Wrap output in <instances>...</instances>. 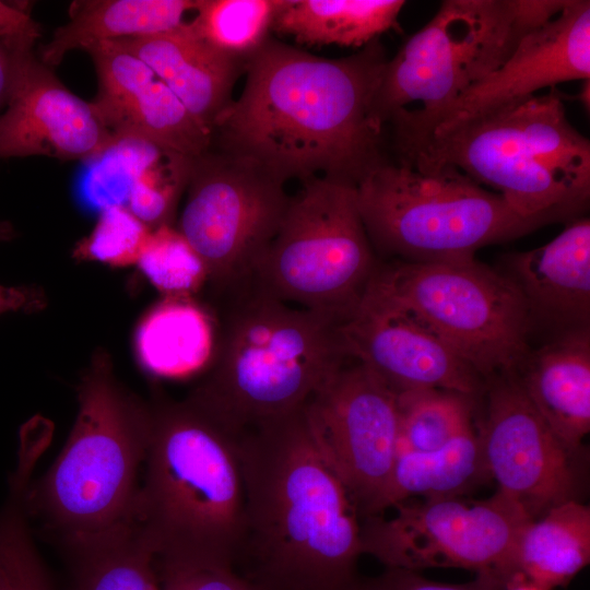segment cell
<instances>
[{"label":"cell","mask_w":590,"mask_h":590,"mask_svg":"<svg viewBox=\"0 0 590 590\" xmlns=\"http://www.w3.org/2000/svg\"><path fill=\"white\" fill-rule=\"evenodd\" d=\"M388 58L378 39L342 58L273 37L247 61L246 82L211 146L285 184L329 178L356 187L387 162L376 96Z\"/></svg>","instance_id":"cell-1"},{"label":"cell","mask_w":590,"mask_h":590,"mask_svg":"<svg viewBox=\"0 0 590 590\" xmlns=\"http://www.w3.org/2000/svg\"><path fill=\"white\" fill-rule=\"evenodd\" d=\"M305 405L237 437L246 503L234 569L258 590H350L359 578L362 518Z\"/></svg>","instance_id":"cell-2"},{"label":"cell","mask_w":590,"mask_h":590,"mask_svg":"<svg viewBox=\"0 0 590 590\" xmlns=\"http://www.w3.org/2000/svg\"><path fill=\"white\" fill-rule=\"evenodd\" d=\"M213 299V357L188 399L236 437L303 408L351 359L340 324L270 296L251 279Z\"/></svg>","instance_id":"cell-3"},{"label":"cell","mask_w":590,"mask_h":590,"mask_svg":"<svg viewBox=\"0 0 590 590\" xmlns=\"http://www.w3.org/2000/svg\"><path fill=\"white\" fill-rule=\"evenodd\" d=\"M392 145L396 163L455 167L545 225L582 216L589 204L590 142L556 87Z\"/></svg>","instance_id":"cell-4"},{"label":"cell","mask_w":590,"mask_h":590,"mask_svg":"<svg viewBox=\"0 0 590 590\" xmlns=\"http://www.w3.org/2000/svg\"><path fill=\"white\" fill-rule=\"evenodd\" d=\"M151 414L133 523L157 562L234 567L246 503L237 437L188 398Z\"/></svg>","instance_id":"cell-5"},{"label":"cell","mask_w":590,"mask_h":590,"mask_svg":"<svg viewBox=\"0 0 590 590\" xmlns=\"http://www.w3.org/2000/svg\"><path fill=\"white\" fill-rule=\"evenodd\" d=\"M78 402L63 449L24 495L27 515H40L68 548L133 523L152 420L103 353L83 375Z\"/></svg>","instance_id":"cell-6"},{"label":"cell","mask_w":590,"mask_h":590,"mask_svg":"<svg viewBox=\"0 0 590 590\" xmlns=\"http://www.w3.org/2000/svg\"><path fill=\"white\" fill-rule=\"evenodd\" d=\"M358 211L382 261L449 262L545 224L451 166L418 170L385 162L355 187Z\"/></svg>","instance_id":"cell-7"},{"label":"cell","mask_w":590,"mask_h":590,"mask_svg":"<svg viewBox=\"0 0 590 590\" xmlns=\"http://www.w3.org/2000/svg\"><path fill=\"white\" fill-rule=\"evenodd\" d=\"M379 263L355 187L310 178L290 197L251 280L279 300L341 324L356 311Z\"/></svg>","instance_id":"cell-8"},{"label":"cell","mask_w":590,"mask_h":590,"mask_svg":"<svg viewBox=\"0 0 590 590\" xmlns=\"http://www.w3.org/2000/svg\"><path fill=\"white\" fill-rule=\"evenodd\" d=\"M555 13L547 0H445L435 15L388 59L377 114L389 116L421 102L422 113L440 109L495 71L529 32Z\"/></svg>","instance_id":"cell-9"},{"label":"cell","mask_w":590,"mask_h":590,"mask_svg":"<svg viewBox=\"0 0 590 590\" xmlns=\"http://www.w3.org/2000/svg\"><path fill=\"white\" fill-rule=\"evenodd\" d=\"M369 286L415 315L484 379L517 371L531 351L532 322L521 293L475 258L380 260Z\"/></svg>","instance_id":"cell-10"},{"label":"cell","mask_w":590,"mask_h":590,"mask_svg":"<svg viewBox=\"0 0 590 590\" xmlns=\"http://www.w3.org/2000/svg\"><path fill=\"white\" fill-rule=\"evenodd\" d=\"M392 508V517L362 520L363 555L375 557L386 568L467 569L504 586L516 574L518 539L532 520L498 489L484 499L404 500Z\"/></svg>","instance_id":"cell-11"},{"label":"cell","mask_w":590,"mask_h":590,"mask_svg":"<svg viewBox=\"0 0 590 590\" xmlns=\"http://www.w3.org/2000/svg\"><path fill=\"white\" fill-rule=\"evenodd\" d=\"M284 185L213 146L193 157L177 231L201 258L212 296L251 279L287 208Z\"/></svg>","instance_id":"cell-12"},{"label":"cell","mask_w":590,"mask_h":590,"mask_svg":"<svg viewBox=\"0 0 590 590\" xmlns=\"http://www.w3.org/2000/svg\"><path fill=\"white\" fill-rule=\"evenodd\" d=\"M305 410L318 445L361 518L377 516L398 455L397 394L364 365L350 359Z\"/></svg>","instance_id":"cell-13"},{"label":"cell","mask_w":590,"mask_h":590,"mask_svg":"<svg viewBox=\"0 0 590 590\" xmlns=\"http://www.w3.org/2000/svg\"><path fill=\"white\" fill-rule=\"evenodd\" d=\"M590 79V2L566 0L562 12L526 34L495 71L445 107L432 113H392V141L424 135L465 119L529 98L559 83Z\"/></svg>","instance_id":"cell-14"},{"label":"cell","mask_w":590,"mask_h":590,"mask_svg":"<svg viewBox=\"0 0 590 590\" xmlns=\"http://www.w3.org/2000/svg\"><path fill=\"white\" fill-rule=\"evenodd\" d=\"M484 417L477 426L491 479L532 519L577 499L576 451L551 430L516 371L485 379Z\"/></svg>","instance_id":"cell-15"},{"label":"cell","mask_w":590,"mask_h":590,"mask_svg":"<svg viewBox=\"0 0 590 590\" xmlns=\"http://www.w3.org/2000/svg\"><path fill=\"white\" fill-rule=\"evenodd\" d=\"M347 355L396 394L445 389L479 398L485 379L410 310L368 286L339 326Z\"/></svg>","instance_id":"cell-16"},{"label":"cell","mask_w":590,"mask_h":590,"mask_svg":"<svg viewBox=\"0 0 590 590\" xmlns=\"http://www.w3.org/2000/svg\"><path fill=\"white\" fill-rule=\"evenodd\" d=\"M115 145L92 102L72 93L35 57L33 47L26 48L0 113V160L35 155L88 160Z\"/></svg>","instance_id":"cell-17"},{"label":"cell","mask_w":590,"mask_h":590,"mask_svg":"<svg viewBox=\"0 0 590 590\" xmlns=\"http://www.w3.org/2000/svg\"><path fill=\"white\" fill-rule=\"evenodd\" d=\"M98 93L92 104L104 126L120 141H142L196 157L212 135L170 88L138 57L113 42L90 46Z\"/></svg>","instance_id":"cell-18"},{"label":"cell","mask_w":590,"mask_h":590,"mask_svg":"<svg viewBox=\"0 0 590 590\" xmlns=\"http://www.w3.org/2000/svg\"><path fill=\"white\" fill-rule=\"evenodd\" d=\"M504 273L534 320L563 329L589 328L590 221L579 216L547 244L507 255ZM560 332V333H562Z\"/></svg>","instance_id":"cell-19"},{"label":"cell","mask_w":590,"mask_h":590,"mask_svg":"<svg viewBox=\"0 0 590 590\" xmlns=\"http://www.w3.org/2000/svg\"><path fill=\"white\" fill-rule=\"evenodd\" d=\"M110 42L149 66L213 137L217 120L234 101L233 90L246 62L211 47L190 22L173 32Z\"/></svg>","instance_id":"cell-20"},{"label":"cell","mask_w":590,"mask_h":590,"mask_svg":"<svg viewBox=\"0 0 590 590\" xmlns=\"http://www.w3.org/2000/svg\"><path fill=\"white\" fill-rule=\"evenodd\" d=\"M551 430L578 452L590 430V330L574 329L536 351L516 371Z\"/></svg>","instance_id":"cell-21"},{"label":"cell","mask_w":590,"mask_h":590,"mask_svg":"<svg viewBox=\"0 0 590 590\" xmlns=\"http://www.w3.org/2000/svg\"><path fill=\"white\" fill-rule=\"evenodd\" d=\"M198 0H87L70 7L69 22L58 27L40 49L49 68L76 49L127 37L173 32L192 19Z\"/></svg>","instance_id":"cell-22"},{"label":"cell","mask_w":590,"mask_h":590,"mask_svg":"<svg viewBox=\"0 0 590 590\" xmlns=\"http://www.w3.org/2000/svg\"><path fill=\"white\" fill-rule=\"evenodd\" d=\"M215 319L190 296H165L142 318L135 352L150 374L168 379L190 377L213 357Z\"/></svg>","instance_id":"cell-23"},{"label":"cell","mask_w":590,"mask_h":590,"mask_svg":"<svg viewBox=\"0 0 590 590\" xmlns=\"http://www.w3.org/2000/svg\"><path fill=\"white\" fill-rule=\"evenodd\" d=\"M489 477L474 423L439 449L398 450L378 515L415 496L424 499L459 497Z\"/></svg>","instance_id":"cell-24"},{"label":"cell","mask_w":590,"mask_h":590,"mask_svg":"<svg viewBox=\"0 0 590 590\" xmlns=\"http://www.w3.org/2000/svg\"><path fill=\"white\" fill-rule=\"evenodd\" d=\"M403 0H282L272 32L307 46L365 47L397 25Z\"/></svg>","instance_id":"cell-25"},{"label":"cell","mask_w":590,"mask_h":590,"mask_svg":"<svg viewBox=\"0 0 590 590\" xmlns=\"http://www.w3.org/2000/svg\"><path fill=\"white\" fill-rule=\"evenodd\" d=\"M590 562V508L573 499L554 506L522 529L516 573L554 590L566 587Z\"/></svg>","instance_id":"cell-26"},{"label":"cell","mask_w":590,"mask_h":590,"mask_svg":"<svg viewBox=\"0 0 590 590\" xmlns=\"http://www.w3.org/2000/svg\"><path fill=\"white\" fill-rule=\"evenodd\" d=\"M73 590H161L155 555L134 523L68 548Z\"/></svg>","instance_id":"cell-27"},{"label":"cell","mask_w":590,"mask_h":590,"mask_svg":"<svg viewBox=\"0 0 590 590\" xmlns=\"http://www.w3.org/2000/svg\"><path fill=\"white\" fill-rule=\"evenodd\" d=\"M132 142L135 154L130 157L127 173L126 206L152 229L172 225L190 179L193 157L151 143Z\"/></svg>","instance_id":"cell-28"},{"label":"cell","mask_w":590,"mask_h":590,"mask_svg":"<svg viewBox=\"0 0 590 590\" xmlns=\"http://www.w3.org/2000/svg\"><path fill=\"white\" fill-rule=\"evenodd\" d=\"M476 399L434 388L397 393L398 450L430 451L441 448L475 423Z\"/></svg>","instance_id":"cell-29"},{"label":"cell","mask_w":590,"mask_h":590,"mask_svg":"<svg viewBox=\"0 0 590 590\" xmlns=\"http://www.w3.org/2000/svg\"><path fill=\"white\" fill-rule=\"evenodd\" d=\"M282 0H198L191 30L217 51L246 62L263 46Z\"/></svg>","instance_id":"cell-30"},{"label":"cell","mask_w":590,"mask_h":590,"mask_svg":"<svg viewBox=\"0 0 590 590\" xmlns=\"http://www.w3.org/2000/svg\"><path fill=\"white\" fill-rule=\"evenodd\" d=\"M137 266L165 296L191 297L208 281L201 258L172 225L152 229Z\"/></svg>","instance_id":"cell-31"},{"label":"cell","mask_w":590,"mask_h":590,"mask_svg":"<svg viewBox=\"0 0 590 590\" xmlns=\"http://www.w3.org/2000/svg\"><path fill=\"white\" fill-rule=\"evenodd\" d=\"M151 232L126 205H108L99 211L91 234L76 243L72 256L115 268L135 266Z\"/></svg>","instance_id":"cell-32"},{"label":"cell","mask_w":590,"mask_h":590,"mask_svg":"<svg viewBox=\"0 0 590 590\" xmlns=\"http://www.w3.org/2000/svg\"><path fill=\"white\" fill-rule=\"evenodd\" d=\"M161 590H258L233 566L155 560Z\"/></svg>","instance_id":"cell-33"},{"label":"cell","mask_w":590,"mask_h":590,"mask_svg":"<svg viewBox=\"0 0 590 590\" xmlns=\"http://www.w3.org/2000/svg\"><path fill=\"white\" fill-rule=\"evenodd\" d=\"M28 530L22 506L5 503L0 511V590H23L21 548Z\"/></svg>","instance_id":"cell-34"},{"label":"cell","mask_w":590,"mask_h":590,"mask_svg":"<svg viewBox=\"0 0 590 590\" xmlns=\"http://www.w3.org/2000/svg\"><path fill=\"white\" fill-rule=\"evenodd\" d=\"M504 585L489 576L476 575L465 583H446L427 579L420 571L386 568L371 578H358L354 590H502Z\"/></svg>","instance_id":"cell-35"},{"label":"cell","mask_w":590,"mask_h":590,"mask_svg":"<svg viewBox=\"0 0 590 590\" xmlns=\"http://www.w3.org/2000/svg\"><path fill=\"white\" fill-rule=\"evenodd\" d=\"M40 35L39 24L22 5L0 0V38L33 39Z\"/></svg>","instance_id":"cell-36"},{"label":"cell","mask_w":590,"mask_h":590,"mask_svg":"<svg viewBox=\"0 0 590 590\" xmlns=\"http://www.w3.org/2000/svg\"><path fill=\"white\" fill-rule=\"evenodd\" d=\"M34 43L33 39L0 38V113L10 97L21 55Z\"/></svg>","instance_id":"cell-37"},{"label":"cell","mask_w":590,"mask_h":590,"mask_svg":"<svg viewBox=\"0 0 590 590\" xmlns=\"http://www.w3.org/2000/svg\"><path fill=\"white\" fill-rule=\"evenodd\" d=\"M39 290L31 286L0 285V315L10 311L32 312L44 306Z\"/></svg>","instance_id":"cell-38"},{"label":"cell","mask_w":590,"mask_h":590,"mask_svg":"<svg viewBox=\"0 0 590 590\" xmlns=\"http://www.w3.org/2000/svg\"><path fill=\"white\" fill-rule=\"evenodd\" d=\"M21 573L23 590H52L33 541L26 542L22 548Z\"/></svg>","instance_id":"cell-39"},{"label":"cell","mask_w":590,"mask_h":590,"mask_svg":"<svg viewBox=\"0 0 590 590\" xmlns=\"http://www.w3.org/2000/svg\"><path fill=\"white\" fill-rule=\"evenodd\" d=\"M502 590H548L530 579L522 574L516 573L503 587Z\"/></svg>","instance_id":"cell-40"},{"label":"cell","mask_w":590,"mask_h":590,"mask_svg":"<svg viewBox=\"0 0 590 590\" xmlns=\"http://www.w3.org/2000/svg\"><path fill=\"white\" fill-rule=\"evenodd\" d=\"M590 83H589V79L587 80H583V83L581 85V88H580V93L577 95V99L581 102V104L583 105V107L589 110V107H590Z\"/></svg>","instance_id":"cell-41"},{"label":"cell","mask_w":590,"mask_h":590,"mask_svg":"<svg viewBox=\"0 0 590 590\" xmlns=\"http://www.w3.org/2000/svg\"><path fill=\"white\" fill-rule=\"evenodd\" d=\"M15 231L11 223L0 221V241L10 240L14 237Z\"/></svg>","instance_id":"cell-42"},{"label":"cell","mask_w":590,"mask_h":590,"mask_svg":"<svg viewBox=\"0 0 590 590\" xmlns=\"http://www.w3.org/2000/svg\"><path fill=\"white\" fill-rule=\"evenodd\" d=\"M355 586V585H354ZM354 586L350 590H354Z\"/></svg>","instance_id":"cell-43"}]
</instances>
